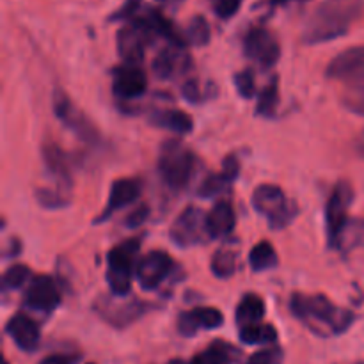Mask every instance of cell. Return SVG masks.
I'll list each match as a JSON object with an SVG mask.
<instances>
[{"mask_svg": "<svg viewBox=\"0 0 364 364\" xmlns=\"http://www.w3.org/2000/svg\"><path fill=\"white\" fill-rule=\"evenodd\" d=\"M363 9V0H323L306 21L302 39L308 45L333 41L347 34Z\"/></svg>", "mask_w": 364, "mask_h": 364, "instance_id": "obj_1", "label": "cell"}, {"mask_svg": "<svg viewBox=\"0 0 364 364\" xmlns=\"http://www.w3.org/2000/svg\"><path fill=\"white\" fill-rule=\"evenodd\" d=\"M290 308L299 320L322 336L345 333L354 322V315L350 311L338 308L326 295L308 297V295L295 294L291 297Z\"/></svg>", "mask_w": 364, "mask_h": 364, "instance_id": "obj_2", "label": "cell"}, {"mask_svg": "<svg viewBox=\"0 0 364 364\" xmlns=\"http://www.w3.org/2000/svg\"><path fill=\"white\" fill-rule=\"evenodd\" d=\"M194 167L196 159L187 146L174 139L164 142L159 155V173L166 185L176 191L187 187L194 176Z\"/></svg>", "mask_w": 364, "mask_h": 364, "instance_id": "obj_3", "label": "cell"}, {"mask_svg": "<svg viewBox=\"0 0 364 364\" xmlns=\"http://www.w3.org/2000/svg\"><path fill=\"white\" fill-rule=\"evenodd\" d=\"M141 240L130 238V240L121 242L114 249H110L107 256V281L112 295L124 297L132 288V276L135 269V259H137Z\"/></svg>", "mask_w": 364, "mask_h": 364, "instance_id": "obj_4", "label": "cell"}, {"mask_svg": "<svg viewBox=\"0 0 364 364\" xmlns=\"http://www.w3.org/2000/svg\"><path fill=\"white\" fill-rule=\"evenodd\" d=\"M252 206L262 215L269 219V224L274 230H283L297 213L295 205L287 199L284 192L277 185L263 183L252 192Z\"/></svg>", "mask_w": 364, "mask_h": 364, "instance_id": "obj_5", "label": "cell"}, {"mask_svg": "<svg viewBox=\"0 0 364 364\" xmlns=\"http://www.w3.org/2000/svg\"><path fill=\"white\" fill-rule=\"evenodd\" d=\"M354 201V188L350 187L348 181H340L331 192V198L326 206V223H327V238L329 245L336 249L338 240L343 233L345 226L348 223V208Z\"/></svg>", "mask_w": 364, "mask_h": 364, "instance_id": "obj_6", "label": "cell"}, {"mask_svg": "<svg viewBox=\"0 0 364 364\" xmlns=\"http://www.w3.org/2000/svg\"><path fill=\"white\" fill-rule=\"evenodd\" d=\"M326 75L340 80L354 91H364V46H354L338 53L327 66Z\"/></svg>", "mask_w": 364, "mask_h": 364, "instance_id": "obj_7", "label": "cell"}, {"mask_svg": "<svg viewBox=\"0 0 364 364\" xmlns=\"http://www.w3.org/2000/svg\"><path fill=\"white\" fill-rule=\"evenodd\" d=\"M171 240L178 247H192L201 242H205L206 237H210L206 230V215L198 206H187L180 215L176 217L174 224L171 226Z\"/></svg>", "mask_w": 364, "mask_h": 364, "instance_id": "obj_8", "label": "cell"}, {"mask_svg": "<svg viewBox=\"0 0 364 364\" xmlns=\"http://www.w3.org/2000/svg\"><path fill=\"white\" fill-rule=\"evenodd\" d=\"M155 38L144 20H135L117 32V52L127 64H139L144 59V52Z\"/></svg>", "mask_w": 364, "mask_h": 364, "instance_id": "obj_9", "label": "cell"}, {"mask_svg": "<svg viewBox=\"0 0 364 364\" xmlns=\"http://www.w3.org/2000/svg\"><path fill=\"white\" fill-rule=\"evenodd\" d=\"M53 112L55 116L66 124L70 130H73L84 142H98L100 135L95 124L87 119L84 112L70 100V96L60 89L53 91Z\"/></svg>", "mask_w": 364, "mask_h": 364, "instance_id": "obj_10", "label": "cell"}, {"mask_svg": "<svg viewBox=\"0 0 364 364\" xmlns=\"http://www.w3.org/2000/svg\"><path fill=\"white\" fill-rule=\"evenodd\" d=\"M244 52L259 66L272 68L279 60L281 46L272 32L263 27H255L245 34Z\"/></svg>", "mask_w": 364, "mask_h": 364, "instance_id": "obj_11", "label": "cell"}, {"mask_svg": "<svg viewBox=\"0 0 364 364\" xmlns=\"http://www.w3.org/2000/svg\"><path fill=\"white\" fill-rule=\"evenodd\" d=\"M23 304L34 311H53L60 304L59 287L50 276H34L25 290Z\"/></svg>", "mask_w": 364, "mask_h": 364, "instance_id": "obj_12", "label": "cell"}, {"mask_svg": "<svg viewBox=\"0 0 364 364\" xmlns=\"http://www.w3.org/2000/svg\"><path fill=\"white\" fill-rule=\"evenodd\" d=\"M173 259L166 251H151L137 263V276L139 284L142 290H155L156 287L162 284V281L173 270Z\"/></svg>", "mask_w": 364, "mask_h": 364, "instance_id": "obj_13", "label": "cell"}, {"mask_svg": "<svg viewBox=\"0 0 364 364\" xmlns=\"http://www.w3.org/2000/svg\"><path fill=\"white\" fill-rule=\"evenodd\" d=\"M148 89V77L137 64H124L114 70L112 91L121 100H135Z\"/></svg>", "mask_w": 364, "mask_h": 364, "instance_id": "obj_14", "label": "cell"}, {"mask_svg": "<svg viewBox=\"0 0 364 364\" xmlns=\"http://www.w3.org/2000/svg\"><path fill=\"white\" fill-rule=\"evenodd\" d=\"M139 196H141V181L134 180V178H121V180H116L112 183V187H110L109 201H107L105 210H103L102 215L96 217L95 223H105L114 212H119L124 206L132 205Z\"/></svg>", "mask_w": 364, "mask_h": 364, "instance_id": "obj_15", "label": "cell"}, {"mask_svg": "<svg viewBox=\"0 0 364 364\" xmlns=\"http://www.w3.org/2000/svg\"><path fill=\"white\" fill-rule=\"evenodd\" d=\"M224 323V316L215 308H194L181 313L178 318V331L183 336H194L199 331L217 329Z\"/></svg>", "mask_w": 364, "mask_h": 364, "instance_id": "obj_16", "label": "cell"}, {"mask_svg": "<svg viewBox=\"0 0 364 364\" xmlns=\"http://www.w3.org/2000/svg\"><path fill=\"white\" fill-rule=\"evenodd\" d=\"M96 309L103 316V320H107L112 327H127L144 313V304L139 301L119 304V302H114V299H102L96 304Z\"/></svg>", "mask_w": 364, "mask_h": 364, "instance_id": "obj_17", "label": "cell"}, {"mask_svg": "<svg viewBox=\"0 0 364 364\" xmlns=\"http://www.w3.org/2000/svg\"><path fill=\"white\" fill-rule=\"evenodd\" d=\"M191 66V57L185 52L183 46L169 45L159 52V55L153 60V71L162 80L176 77L178 73L185 71Z\"/></svg>", "mask_w": 364, "mask_h": 364, "instance_id": "obj_18", "label": "cell"}, {"mask_svg": "<svg viewBox=\"0 0 364 364\" xmlns=\"http://www.w3.org/2000/svg\"><path fill=\"white\" fill-rule=\"evenodd\" d=\"M6 333L25 352H32L39 345V327L31 316L18 313L7 322Z\"/></svg>", "mask_w": 364, "mask_h": 364, "instance_id": "obj_19", "label": "cell"}, {"mask_svg": "<svg viewBox=\"0 0 364 364\" xmlns=\"http://www.w3.org/2000/svg\"><path fill=\"white\" fill-rule=\"evenodd\" d=\"M237 217H235L233 205L226 199L215 203L210 213L206 215V230L210 238H224L233 233Z\"/></svg>", "mask_w": 364, "mask_h": 364, "instance_id": "obj_20", "label": "cell"}, {"mask_svg": "<svg viewBox=\"0 0 364 364\" xmlns=\"http://www.w3.org/2000/svg\"><path fill=\"white\" fill-rule=\"evenodd\" d=\"M43 160H45L46 169H48V173L55 178L57 183L68 191L71 185V174L70 166H68L66 153H64L59 146L48 142V144L43 146Z\"/></svg>", "mask_w": 364, "mask_h": 364, "instance_id": "obj_21", "label": "cell"}, {"mask_svg": "<svg viewBox=\"0 0 364 364\" xmlns=\"http://www.w3.org/2000/svg\"><path fill=\"white\" fill-rule=\"evenodd\" d=\"M151 121L155 127L166 128V130L174 132L178 135H187L194 130V121L187 112L178 109H167V110H155L151 114Z\"/></svg>", "mask_w": 364, "mask_h": 364, "instance_id": "obj_22", "label": "cell"}, {"mask_svg": "<svg viewBox=\"0 0 364 364\" xmlns=\"http://www.w3.org/2000/svg\"><path fill=\"white\" fill-rule=\"evenodd\" d=\"M263 316H265V302L256 294L244 295L242 301L238 302L237 311H235V320L240 326V329L259 323Z\"/></svg>", "mask_w": 364, "mask_h": 364, "instance_id": "obj_23", "label": "cell"}, {"mask_svg": "<svg viewBox=\"0 0 364 364\" xmlns=\"http://www.w3.org/2000/svg\"><path fill=\"white\" fill-rule=\"evenodd\" d=\"M237 355V348L224 343V341H215L208 348L194 355L191 364H233Z\"/></svg>", "mask_w": 364, "mask_h": 364, "instance_id": "obj_24", "label": "cell"}, {"mask_svg": "<svg viewBox=\"0 0 364 364\" xmlns=\"http://www.w3.org/2000/svg\"><path fill=\"white\" fill-rule=\"evenodd\" d=\"M277 252L272 244L269 242H259L249 252V265L255 272H265L277 265Z\"/></svg>", "mask_w": 364, "mask_h": 364, "instance_id": "obj_25", "label": "cell"}, {"mask_svg": "<svg viewBox=\"0 0 364 364\" xmlns=\"http://www.w3.org/2000/svg\"><path fill=\"white\" fill-rule=\"evenodd\" d=\"M364 247V220L363 219H348L336 249L352 251V249Z\"/></svg>", "mask_w": 364, "mask_h": 364, "instance_id": "obj_26", "label": "cell"}, {"mask_svg": "<svg viewBox=\"0 0 364 364\" xmlns=\"http://www.w3.org/2000/svg\"><path fill=\"white\" fill-rule=\"evenodd\" d=\"M240 340L245 345L272 343L277 340V331L270 323H255V326L240 329Z\"/></svg>", "mask_w": 364, "mask_h": 364, "instance_id": "obj_27", "label": "cell"}, {"mask_svg": "<svg viewBox=\"0 0 364 364\" xmlns=\"http://www.w3.org/2000/svg\"><path fill=\"white\" fill-rule=\"evenodd\" d=\"M237 270V252L230 247H223L213 255L212 272L220 279H228Z\"/></svg>", "mask_w": 364, "mask_h": 364, "instance_id": "obj_28", "label": "cell"}, {"mask_svg": "<svg viewBox=\"0 0 364 364\" xmlns=\"http://www.w3.org/2000/svg\"><path fill=\"white\" fill-rule=\"evenodd\" d=\"M277 105H279V87H277V78H274V80L269 82V85L259 92L256 112H258L259 116L272 117L274 114H276Z\"/></svg>", "mask_w": 364, "mask_h": 364, "instance_id": "obj_29", "label": "cell"}, {"mask_svg": "<svg viewBox=\"0 0 364 364\" xmlns=\"http://www.w3.org/2000/svg\"><path fill=\"white\" fill-rule=\"evenodd\" d=\"M183 38L187 43H192L196 46H203L210 41V25L203 16H194L188 21L187 28H185Z\"/></svg>", "mask_w": 364, "mask_h": 364, "instance_id": "obj_30", "label": "cell"}, {"mask_svg": "<svg viewBox=\"0 0 364 364\" xmlns=\"http://www.w3.org/2000/svg\"><path fill=\"white\" fill-rule=\"evenodd\" d=\"M231 181L228 180L226 174L220 173V174H208L205 180L201 181V187H199V196L203 199H210V198H215V196L223 194L224 191L228 188Z\"/></svg>", "mask_w": 364, "mask_h": 364, "instance_id": "obj_31", "label": "cell"}, {"mask_svg": "<svg viewBox=\"0 0 364 364\" xmlns=\"http://www.w3.org/2000/svg\"><path fill=\"white\" fill-rule=\"evenodd\" d=\"M28 279H31V269L27 265H13L4 272L2 284L6 290H14L23 287Z\"/></svg>", "mask_w": 364, "mask_h": 364, "instance_id": "obj_32", "label": "cell"}, {"mask_svg": "<svg viewBox=\"0 0 364 364\" xmlns=\"http://www.w3.org/2000/svg\"><path fill=\"white\" fill-rule=\"evenodd\" d=\"M36 196H38V201L46 208H60L70 203V198L59 188H39Z\"/></svg>", "mask_w": 364, "mask_h": 364, "instance_id": "obj_33", "label": "cell"}, {"mask_svg": "<svg viewBox=\"0 0 364 364\" xmlns=\"http://www.w3.org/2000/svg\"><path fill=\"white\" fill-rule=\"evenodd\" d=\"M235 87H237L238 95L245 100H251L256 95V80L251 70L240 71L235 75Z\"/></svg>", "mask_w": 364, "mask_h": 364, "instance_id": "obj_34", "label": "cell"}, {"mask_svg": "<svg viewBox=\"0 0 364 364\" xmlns=\"http://www.w3.org/2000/svg\"><path fill=\"white\" fill-rule=\"evenodd\" d=\"M212 9L220 20H230L238 13L242 6V0H210Z\"/></svg>", "mask_w": 364, "mask_h": 364, "instance_id": "obj_35", "label": "cell"}, {"mask_svg": "<svg viewBox=\"0 0 364 364\" xmlns=\"http://www.w3.org/2000/svg\"><path fill=\"white\" fill-rule=\"evenodd\" d=\"M283 361V350L277 347L263 348L249 358L247 364H281Z\"/></svg>", "mask_w": 364, "mask_h": 364, "instance_id": "obj_36", "label": "cell"}, {"mask_svg": "<svg viewBox=\"0 0 364 364\" xmlns=\"http://www.w3.org/2000/svg\"><path fill=\"white\" fill-rule=\"evenodd\" d=\"M343 105L347 107L350 112L358 114V116L364 117V91L352 92V95H347L343 98Z\"/></svg>", "mask_w": 364, "mask_h": 364, "instance_id": "obj_37", "label": "cell"}, {"mask_svg": "<svg viewBox=\"0 0 364 364\" xmlns=\"http://www.w3.org/2000/svg\"><path fill=\"white\" fill-rule=\"evenodd\" d=\"M142 0H124L123 6L116 11V13L110 16V20H128L130 16H134L137 13V9L141 7Z\"/></svg>", "mask_w": 364, "mask_h": 364, "instance_id": "obj_38", "label": "cell"}, {"mask_svg": "<svg viewBox=\"0 0 364 364\" xmlns=\"http://www.w3.org/2000/svg\"><path fill=\"white\" fill-rule=\"evenodd\" d=\"M148 215H149V206L148 205H142V206H139V208H135L134 212H132L130 215L127 217L124 224H127L128 228L142 226V223H144V220L148 219Z\"/></svg>", "mask_w": 364, "mask_h": 364, "instance_id": "obj_39", "label": "cell"}, {"mask_svg": "<svg viewBox=\"0 0 364 364\" xmlns=\"http://www.w3.org/2000/svg\"><path fill=\"white\" fill-rule=\"evenodd\" d=\"M181 92H183L185 98L192 103H199L201 100V89H199V82L198 80H187L181 87Z\"/></svg>", "mask_w": 364, "mask_h": 364, "instance_id": "obj_40", "label": "cell"}, {"mask_svg": "<svg viewBox=\"0 0 364 364\" xmlns=\"http://www.w3.org/2000/svg\"><path fill=\"white\" fill-rule=\"evenodd\" d=\"M223 173L226 174V178L230 181H233L235 178L238 176V171H240V166H238V160L235 156H228L223 164Z\"/></svg>", "mask_w": 364, "mask_h": 364, "instance_id": "obj_41", "label": "cell"}, {"mask_svg": "<svg viewBox=\"0 0 364 364\" xmlns=\"http://www.w3.org/2000/svg\"><path fill=\"white\" fill-rule=\"evenodd\" d=\"M80 359V355H66V354H53L48 355L41 361V364H75Z\"/></svg>", "mask_w": 364, "mask_h": 364, "instance_id": "obj_42", "label": "cell"}, {"mask_svg": "<svg viewBox=\"0 0 364 364\" xmlns=\"http://www.w3.org/2000/svg\"><path fill=\"white\" fill-rule=\"evenodd\" d=\"M355 151H358L359 159L364 160V132H361L355 139Z\"/></svg>", "mask_w": 364, "mask_h": 364, "instance_id": "obj_43", "label": "cell"}, {"mask_svg": "<svg viewBox=\"0 0 364 364\" xmlns=\"http://www.w3.org/2000/svg\"><path fill=\"white\" fill-rule=\"evenodd\" d=\"M156 2H160V4H178L180 0H156Z\"/></svg>", "mask_w": 364, "mask_h": 364, "instance_id": "obj_44", "label": "cell"}, {"mask_svg": "<svg viewBox=\"0 0 364 364\" xmlns=\"http://www.w3.org/2000/svg\"><path fill=\"white\" fill-rule=\"evenodd\" d=\"M169 364H187L185 361H181V359H173Z\"/></svg>", "mask_w": 364, "mask_h": 364, "instance_id": "obj_45", "label": "cell"}, {"mask_svg": "<svg viewBox=\"0 0 364 364\" xmlns=\"http://www.w3.org/2000/svg\"><path fill=\"white\" fill-rule=\"evenodd\" d=\"M4 364H9V363H7V361H4Z\"/></svg>", "mask_w": 364, "mask_h": 364, "instance_id": "obj_46", "label": "cell"}, {"mask_svg": "<svg viewBox=\"0 0 364 364\" xmlns=\"http://www.w3.org/2000/svg\"><path fill=\"white\" fill-rule=\"evenodd\" d=\"M274 2H279V0H274Z\"/></svg>", "mask_w": 364, "mask_h": 364, "instance_id": "obj_47", "label": "cell"}, {"mask_svg": "<svg viewBox=\"0 0 364 364\" xmlns=\"http://www.w3.org/2000/svg\"><path fill=\"white\" fill-rule=\"evenodd\" d=\"M355 364H364V363H355Z\"/></svg>", "mask_w": 364, "mask_h": 364, "instance_id": "obj_48", "label": "cell"}, {"mask_svg": "<svg viewBox=\"0 0 364 364\" xmlns=\"http://www.w3.org/2000/svg\"><path fill=\"white\" fill-rule=\"evenodd\" d=\"M279 2H284V0H279Z\"/></svg>", "mask_w": 364, "mask_h": 364, "instance_id": "obj_49", "label": "cell"}, {"mask_svg": "<svg viewBox=\"0 0 364 364\" xmlns=\"http://www.w3.org/2000/svg\"><path fill=\"white\" fill-rule=\"evenodd\" d=\"M89 364H92V363H89Z\"/></svg>", "mask_w": 364, "mask_h": 364, "instance_id": "obj_50", "label": "cell"}]
</instances>
